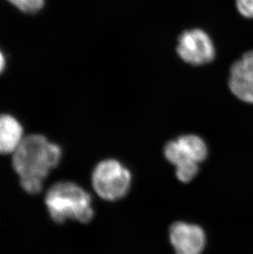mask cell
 <instances>
[{"label":"cell","mask_w":253,"mask_h":254,"mask_svg":"<svg viewBox=\"0 0 253 254\" xmlns=\"http://www.w3.org/2000/svg\"><path fill=\"white\" fill-rule=\"evenodd\" d=\"M62 159V149L42 134L24 137L12 154V166L26 193L36 195L43 190L44 181Z\"/></svg>","instance_id":"cell-1"},{"label":"cell","mask_w":253,"mask_h":254,"mask_svg":"<svg viewBox=\"0 0 253 254\" xmlns=\"http://www.w3.org/2000/svg\"><path fill=\"white\" fill-rule=\"evenodd\" d=\"M91 195L72 182H59L46 192L45 204L51 220L63 224L67 220L89 223L93 219Z\"/></svg>","instance_id":"cell-2"},{"label":"cell","mask_w":253,"mask_h":254,"mask_svg":"<svg viewBox=\"0 0 253 254\" xmlns=\"http://www.w3.org/2000/svg\"><path fill=\"white\" fill-rule=\"evenodd\" d=\"M165 156L176 167V175L181 182L189 183L197 175L199 164L207 157V146L196 135H184L170 141L165 147Z\"/></svg>","instance_id":"cell-3"},{"label":"cell","mask_w":253,"mask_h":254,"mask_svg":"<svg viewBox=\"0 0 253 254\" xmlns=\"http://www.w3.org/2000/svg\"><path fill=\"white\" fill-rule=\"evenodd\" d=\"M131 173L115 160H105L96 166L91 183L96 193L107 201L125 197L131 186Z\"/></svg>","instance_id":"cell-4"},{"label":"cell","mask_w":253,"mask_h":254,"mask_svg":"<svg viewBox=\"0 0 253 254\" xmlns=\"http://www.w3.org/2000/svg\"><path fill=\"white\" fill-rule=\"evenodd\" d=\"M177 52L182 60L192 65L210 63L215 58V47L210 36L200 29L184 31L179 39Z\"/></svg>","instance_id":"cell-5"},{"label":"cell","mask_w":253,"mask_h":254,"mask_svg":"<svg viewBox=\"0 0 253 254\" xmlns=\"http://www.w3.org/2000/svg\"><path fill=\"white\" fill-rule=\"evenodd\" d=\"M170 239L176 254H201L206 242L205 232L200 226L185 222L173 224Z\"/></svg>","instance_id":"cell-6"},{"label":"cell","mask_w":253,"mask_h":254,"mask_svg":"<svg viewBox=\"0 0 253 254\" xmlns=\"http://www.w3.org/2000/svg\"><path fill=\"white\" fill-rule=\"evenodd\" d=\"M229 86L234 96L253 104V51L244 54L232 65Z\"/></svg>","instance_id":"cell-7"},{"label":"cell","mask_w":253,"mask_h":254,"mask_svg":"<svg viewBox=\"0 0 253 254\" xmlns=\"http://www.w3.org/2000/svg\"><path fill=\"white\" fill-rule=\"evenodd\" d=\"M24 137L23 127L16 118L0 115V155H12Z\"/></svg>","instance_id":"cell-8"},{"label":"cell","mask_w":253,"mask_h":254,"mask_svg":"<svg viewBox=\"0 0 253 254\" xmlns=\"http://www.w3.org/2000/svg\"><path fill=\"white\" fill-rule=\"evenodd\" d=\"M11 3L18 7L21 11L28 13H35L43 7L44 0H8Z\"/></svg>","instance_id":"cell-9"},{"label":"cell","mask_w":253,"mask_h":254,"mask_svg":"<svg viewBox=\"0 0 253 254\" xmlns=\"http://www.w3.org/2000/svg\"><path fill=\"white\" fill-rule=\"evenodd\" d=\"M236 6L244 17L253 18V0H236Z\"/></svg>","instance_id":"cell-10"},{"label":"cell","mask_w":253,"mask_h":254,"mask_svg":"<svg viewBox=\"0 0 253 254\" xmlns=\"http://www.w3.org/2000/svg\"><path fill=\"white\" fill-rule=\"evenodd\" d=\"M5 67V59L4 56L2 55V52L0 51V73L3 71Z\"/></svg>","instance_id":"cell-11"}]
</instances>
